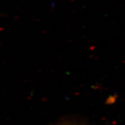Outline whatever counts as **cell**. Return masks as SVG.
<instances>
[{
    "label": "cell",
    "mask_w": 125,
    "mask_h": 125,
    "mask_svg": "<svg viewBox=\"0 0 125 125\" xmlns=\"http://www.w3.org/2000/svg\"><path fill=\"white\" fill-rule=\"evenodd\" d=\"M60 125H81L76 124V123H74L67 122V123H62V124H60Z\"/></svg>",
    "instance_id": "1"
}]
</instances>
